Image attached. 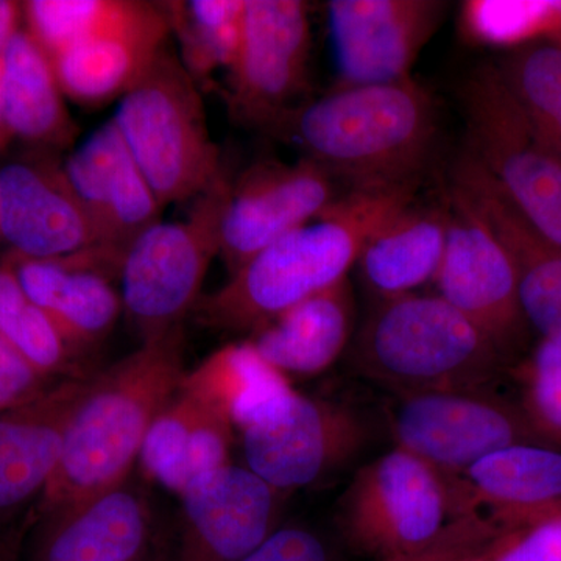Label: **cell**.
Listing matches in <instances>:
<instances>
[{
  "label": "cell",
  "mask_w": 561,
  "mask_h": 561,
  "mask_svg": "<svg viewBox=\"0 0 561 561\" xmlns=\"http://www.w3.org/2000/svg\"><path fill=\"white\" fill-rule=\"evenodd\" d=\"M171 33L180 43L184 68L195 81L234 66L241 46L245 0L162 2Z\"/></svg>",
  "instance_id": "29"
},
{
  "label": "cell",
  "mask_w": 561,
  "mask_h": 561,
  "mask_svg": "<svg viewBox=\"0 0 561 561\" xmlns=\"http://www.w3.org/2000/svg\"><path fill=\"white\" fill-rule=\"evenodd\" d=\"M461 25L468 38L485 46L518 49L531 43L561 46V0H476L463 7Z\"/></svg>",
  "instance_id": "31"
},
{
  "label": "cell",
  "mask_w": 561,
  "mask_h": 561,
  "mask_svg": "<svg viewBox=\"0 0 561 561\" xmlns=\"http://www.w3.org/2000/svg\"><path fill=\"white\" fill-rule=\"evenodd\" d=\"M242 561H337L330 541L306 526H280Z\"/></svg>",
  "instance_id": "36"
},
{
  "label": "cell",
  "mask_w": 561,
  "mask_h": 561,
  "mask_svg": "<svg viewBox=\"0 0 561 561\" xmlns=\"http://www.w3.org/2000/svg\"><path fill=\"white\" fill-rule=\"evenodd\" d=\"M502 530L479 513L454 518L423 548L383 561H470L493 551Z\"/></svg>",
  "instance_id": "33"
},
{
  "label": "cell",
  "mask_w": 561,
  "mask_h": 561,
  "mask_svg": "<svg viewBox=\"0 0 561 561\" xmlns=\"http://www.w3.org/2000/svg\"><path fill=\"white\" fill-rule=\"evenodd\" d=\"M416 186L350 191L316 220L251 257L195 306L203 327L253 332L291 306L348 278L364 243L394 210L415 201Z\"/></svg>",
  "instance_id": "3"
},
{
  "label": "cell",
  "mask_w": 561,
  "mask_h": 561,
  "mask_svg": "<svg viewBox=\"0 0 561 561\" xmlns=\"http://www.w3.org/2000/svg\"><path fill=\"white\" fill-rule=\"evenodd\" d=\"M448 206V205H446ZM448 208L416 205L394 210L368 236L357 260L365 286L378 298L412 294L434 280L448 232Z\"/></svg>",
  "instance_id": "25"
},
{
  "label": "cell",
  "mask_w": 561,
  "mask_h": 561,
  "mask_svg": "<svg viewBox=\"0 0 561 561\" xmlns=\"http://www.w3.org/2000/svg\"><path fill=\"white\" fill-rule=\"evenodd\" d=\"M463 494L470 504L493 507L491 522L502 526L513 516L561 502V451L538 443H518L489 454L465 471Z\"/></svg>",
  "instance_id": "27"
},
{
  "label": "cell",
  "mask_w": 561,
  "mask_h": 561,
  "mask_svg": "<svg viewBox=\"0 0 561 561\" xmlns=\"http://www.w3.org/2000/svg\"><path fill=\"white\" fill-rule=\"evenodd\" d=\"M0 335L50 379H84L72 348L47 313L22 289L9 262L0 265Z\"/></svg>",
  "instance_id": "30"
},
{
  "label": "cell",
  "mask_w": 561,
  "mask_h": 561,
  "mask_svg": "<svg viewBox=\"0 0 561 561\" xmlns=\"http://www.w3.org/2000/svg\"><path fill=\"white\" fill-rule=\"evenodd\" d=\"M461 101L468 153L535 230L561 245V161L530 130L496 66L476 70Z\"/></svg>",
  "instance_id": "8"
},
{
  "label": "cell",
  "mask_w": 561,
  "mask_h": 561,
  "mask_svg": "<svg viewBox=\"0 0 561 561\" xmlns=\"http://www.w3.org/2000/svg\"><path fill=\"white\" fill-rule=\"evenodd\" d=\"M169 33L161 3L103 0L83 35L50 58L62 92L83 108L124 98L164 49Z\"/></svg>",
  "instance_id": "12"
},
{
  "label": "cell",
  "mask_w": 561,
  "mask_h": 561,
  "mask_svg": "<svg viewBox=\"0 0 561 561\" xmlns=\"http://www.w3.org/2000/svg\"><path fill=\"white\" fill-rule=\"evenodd\" d=\"M284 496L247 467L210 472L180 496L175 561H242L279 529Z\"/></svg>",
  "instance_id": "16"
},
{
  "label": "cell",
  "mask_w": 561,
  "mask_h": 561,
  "mask_svg": "<svg viewBox=\"0 0 561 561\" xmlns=\"http://www.w3.org/2000/svg\"><path fill=\"white\" fill-rule=\"evenodd\" d=\"M113 122L162 206L197 197L224 171L198 83L165 47Z\"/></svg>",
  "instance_id": "5"
},
{
  "label": "cell",
  "mask_w": 561,
  "mask_h": 561,
  "mask_svg": "<svg viewBox=\"0 0 561 561\" xmlns=\"http://www.w3.org/2000/svg\"><path fill=\"white\" fill-rule=\"evenodd\" d=\"M448 213L445 251L434 278L438 295L511 360L530 331L511 256L481 214L453 186Z\"/></svg>",
  "instance_id": "11"
},
{
  "label": "cell",
  "mask_w": 561,
  "mask_h": 561,
  "mask_svg": "<svg viewBox=\"0 0 561 561\" xmlns=\"http://www.w3.org/2000/svg\"><path fill=\"white\" fill-rule=\"evenodd\" d=\"M490 553H486V556L478 557V559L470 560V561H490V559H489Z\"/></svg>",
  "instance_id": "42"
},
{
  "label": "cell",
  "mask_w": 561,
  "mask_h": 561,
  "mask_svg": "<svg viewBox=\"0 0 561 561\" xmlns=\"http://www.w3.org/2000/svg\"><path fill=\"white\" fill-rule=\"evenodd\" d=\"M451 186L474 206L507 250L529 330L545 341L561 343V245L513 208L470 153L457 164Z\"/></svg>",
  "instance_id": "21"
},
{
  "label": "cell",
  "mask_w": 561,
  "mask_h": 561,
  "mask_svg": "<svg viewBox=\"0 0 561 561\" xmlns=\"http://www.w3.org/2000/svg\"><path fill=\"white\" fill-rule=\"evenodd\" d=\"M262 130L295 147L350 191L416 186L435 149L437 106L409 79L335 87L273 116Z\"/></svg>",
  "instance_id": "1"
},
{
  "label": "cell",
  "mask_w": 561,
  "mask_h": 561,
  "mask_svg": "<svg viewBox=\"0 0 561 561\" xmlns=\"http://www.w3.org/2000/svg\"><path fill=\"white\" fill-rule=\"evenodd\" d=\"M535 136H537L538 140H540L546 149L551 151L553 157L559 158L561 161V113L545 131Z\"/></svg>",
  "instance_id": "39"
},
{
  "label": "cell",
  "mask_w": 561,
  "mask_h": 561,
  "mask_svg": "<svg viewBox=\"0 0 561 561\" xmlns=\"http://www.w3.org/2000/svg\"><path fill=\"white\" fill-rule=\"evenodd\" d=\"M505 529L526 534L494 561H561V502L513 516Z\"/></svg>",
  "instance_id": "34"
},
{
  "label": "cell",
  "mask_w": 561,
  "mask_h": 561,
  "mask_svg": "<svg viewBox=\"0 0 561 561\" xmlns=\"http://www.w3.org/2000/svg\"><path fill=\"white\" fill-rule=\"evenodd\" d=\"M523 387L519 409L545 445L561 446V343L540 339L516 368Z\"/></svg>",
  "instance_id": "32"
},
{
  "label": "cell",
  "mask_w": 561,
  "mask_h": 561,
  "mask_svg": "<svg viewBox=\"0 0 561 561\" xmlns=\"http://www.w3.org/2000/svg\"><path fill=\"white\" fill-rule=\"evenodd\" d=\"M232 442L230 416L181 381L151 423L139 454L140 470L147 479L183 496L210 472L231 465Z\"/></svg>",
  "instance_id": "23"
},
{
  "label": "cell",
  "mask_w": 561,
  "mask_h": 561,
  "mask_svg": "<svg viewBox=\"0 0 561 561\" xmlns=\"http://www.w3.org/2000/svg\"><path fill=\"white\" fill-rule=\"evenodd\" d=\"M364 420L348 405L295 390L273 401L241 430L247 468L287 494L348 463L367 442Z\"/></svg>",
  "instance_id": "9"
},
{
  "label": "cell",
  "mask_w": 561,
  "mask_h": 561,
  "mask_svg": "<svg viewBox=\"0 0 561 561\" xmlns=\"http://www.w3.org/2000/svg\"><path fill=\"white\" fill-rule=\"evenodd\" d=\"M0 236L13 256L27 260H55L98 245L65 164L54 160L0 169Z\"/></svg>",
  "instance_id": "18"
},
{
  "label": "cell",
  "mask_w": 561,
  "mask_h": 561,
  "mask_svg": "<svg viewBox=\"0 0 561 561\" xmlns=\"http://www.w3.org/2000/svg\"><path fill=\"white\" fill-rule=\"evenodd\" d=\"M183 383L205 394L239 431L291 390L286 375L262 359L249 341L210 354L201 367L186 373Z\"/></svg>",
  "instance_id": "28"
},
{
  "label": "cell",
  "mask_w": 561,
  "mask_h": 561,
  "mask_svg": "<svg viewBox=\"0 0 561 561\" xmlns=\"http://www.w3.org/2000/svg\"><path fill=\"white\" fill-rule=\"evenodd\" d=\"M311 22L301 0H245L238 58L230 70L231 105L262 128L290 108L306 84Z\"/></svg>",
  "instance_id": "14"
},
{
  "label": "cell",
  "mask_w": 561,
  "mask_h": 561,
  "mask_svg": "<svg viewBox=\"0 0 561 561\" xmlns=\"http://www.w3.org/2000/svg\"><path fill=\"white\" fill-rule=\"evenodd\" d=\"M65 171L90 217L98 245L125 254L140 234L161 220L164 206L113 119L70 154Z\"/></svg>",
  "instance_id": "19"
},
{
  "label": "cell",
  "mask_w": 561,
  "mask_h": 561,
  "mask_svg": "<svg viewBox=\"0 0 561 561\" xmlns=\"http://www.w3.org/2000/svg\"><path fill=\"white\" fill-rule=\"evenodd\" d=\"M387 411L397 448L426 461L446 478L507 446L545 445L519 405L486 389L394 394Z\"/></svg>",
  "instance_id": "10"
},
{
  "label": "cell",
  "mask_w": 561,
  "mask_h": 561,
  "mask_svg": "<svg viewBox=\"0 0 561 561\" xmlns=\"http://www.w3.org/2000/svg\"><path fill=\"white\" fill-rule=\"evenodd\" d=\"M33 524L28 561H144L157 551L153 512L130 481Z\"/></svg>",
  "instance_id": "20"
},
{
  "label": "cell",
  "mask_w": 561,
  "mask_h": 561,
  "mask_svg": "<svg viewBox=\"0 0 561 561\" xmlns=\"http://www.w3.org/2000/svg\"><path fill=\"white\" fill-rule=\"evenodd\" d=\"M354 370L400 393L483 390L508 360L440 295L378 298L350 351Z\"/></svg>",
  "instance_id": "4"
},
{
  "label": "cell",
  "mask_w": 561,
  "mask_h": 561,
  "mask_svg": "<svg viewBox=\"0 0 561 561\" xmlns=\"http://www.w3.org/2000/svg\"><path fill=\"white\" fill-rule=\"evenodd\" d=\"M57 382V379L41 375L20 351L0 335V412L36 400Z\"/></svg>",
  "instance_id": "35"
},
{
  "label": "cell",
  "mask_w": 561,
  "mask_h": 561,
  "mask_svg": "<svg viewBox=\"0 0 561 561\" xmlns=\"http://www.w3.org/2000/svg\"><path fill=\"white\" fill-rule=\"evenodd\" d=\"M7 135H9V133H7L5 125H3L2 110H0V144L3 142V139H5Z\"/></svg>",
  "instance_id": "41"
},
{
  "label": "cell",
  "mask_w": 561,
  "mask_h": 561,
  "mask_svg": "<svg viewBox=\"0 0 561 561\" xmlns=\"http://www.w3.org/2000/svg\"><path fill=\"white\" fill-rule=\"evenodd\" d=\"M87 386V378L62 379L36 400L0 412V524L25 518L24 508L39 500Z\"/></svg>",
  "instance_id": "22"
},
{
  "label": "cell",
  "mask_w": 561,
  "mask_h": 561,
  "mask_svg": "<svg viewBox=\"0 0 561 561\" xmlns=\"http://www.w3.org/2000/svg\"><path fill=\"white\" fill-rule=\"evenodd\" d=\"M31 526V515L20 522L0 524V561H20L25 531Z\"/></svg>",
  "instance_id": "37"
},
{
  "label": "cell",
  "mask_w": 561,
  "mask_h": 561,
  "mask_svg": "<svg viewBox=\"0 0 561 561\" xmlns=\"http://www.w3.org/2000/svg\"><path fill=\"white\" fill-rule=\"evenodd\" d=\"M448 3L437 0H332L328 16L337 87L393 83L412 66L440 27Z\"/></svg>",
  "instance_id": "15"
},
{
  "label": "cell",
  "mask_w": 561,
  "mask_h": 561,
  "mask_svg": "<svg viewBox=\"0 0 561 561\" xmlns=\"http://www.w3.org/2000/svg\"><path fill=\"white\" fill-rule=\"evenodd\" d=\"M49 55L28 31L11 36L0 58V110L9 135L62 147L77 127Z\"/></svg>",
  "instance_id": "26"
},
{
  "label": "cell",
  "mask_w": 561,
  "mask_h": 561,
  "mask_svg": "<svg viewBox=\"0 0 561 561\" xmlns=\"http://www.w3.org/2000/svg\"><path fill=\"white\" fill-rule=\"evenodd\" d=\"M144 561H169V560H168V556H165V553L162 552L160 548H157V551L151 553L149 559H146Z\"/></svg>",
  "instance_id": "40"
},
{
  "label": "cell",
  "mask_w": 561,
  "mask_h": 561,
  "mask_svg": "<svg viewBox=\"0 0 561 561\" xmlns=\"http://www.w3.org/2000/svg\"><path fill=\"white\" fill-rule=\"evenodd\" d=\"M343 194L312 161H261L232 180L220 254L236 273L273 242L316 220Z\"/></svg>",
  "instance_id": "13"
},
{
  "label": "cell",
  "mask_w": 561,
  "mask_h": 561,
  "mask_svg": "<svg viewBox=\"0 0 561 561\" xmlns=\"http://www.w3.org/2000/svg\"><path fill=\"white\" fill-rule=\"evenodd\" d=\"M232 180L227 171L192 198L183 220L158 221L127 250L122 264V305L149 342L181 327L202 298V286L219 256L221 227Z\"/></svg>",
  "instance_id": "6"
},
{
  "label": "cell",
  "mask_w": 561,
  "mask_h": 561,
  "mask_svg": "<svg viewBox=\"0 0 561 561\" xmlns=\"http://www.w3.org/2000/svg\"><path fill=\"white\" fill-rule=\"evenodd\" d=\"M468 515L448 478L394 448L365 465L343 493L339 524L354 551L378 561L423 548L454 518Z\"/></svg>",
  "instance_id": "7"
},
{
  "label": "cell",
  "mask_w": 561,
  "mask_h": 561,
  "mask_svg": "<svg viewBox=\"0 0 561 561\" xmlns=\"http://www.w3.org/2000/svg\"><path fill=\"white\" fill-rule=\"evenodd\" d=\"M353 328V291L345 278L273 317L249 342L283 375L312 376L342 356Z\"/></svg>",
  "instance_id": "24"
},
{
  "label": "cell",
  "mask_w": 561,
  "mask_h": 561,
  "mask_svg": "<svg viewBox=\"0 0 561 561\" xmlns=\"http://www.w3.org/2000/svg\"><path fill=\"white\" fill-rule=\"evenodd\" d=\"M183 351L180 327L88 379L57 470L31 511L33 523L130 479L151 423L186 376Z\"/></svg>",
  "instance_id": "2"
},
{
  "label": "cell",
  "mask_w": 561,
  "mask_h": 561,
  "mask_svg": "<svg viewBox=\"0 0 561 561\" xmlns=\"http://www.w3.org/2000/svg\"><path fill=\"white\" fill-rule=\"evenodd\" d=\"M21 9L18 3L7 2L0 0V58H2L3 50L20 27H18V20H20Z\"/></svg>",
  "instance_id": "38"
},
{
  "label": "cell",
  "mask_w": 561,
  "mask_h": 561,
  "mask_svg": "<svg viewBox=\"0 0 561 561\" xmlns=\"http://www.w3.org/2000/svg\"><path fill=\"white\" fill-rule=\"evenodd\" d=\"M125 254L92 245L55 260L11 256L22 289L51 323L73 353L98 345L119 319L122 295L111 278L119 276Z\"/></svg>",
  "instance_id": "17"
}]
</instances>
